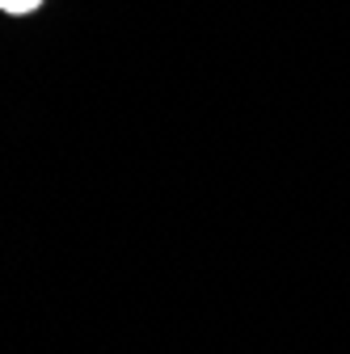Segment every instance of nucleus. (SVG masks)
Returning <instances> with one entry per match:
<instances>
[{
    "mask_svg": "<svg viewBox=\"0 0 350 354\" xmlns=\"http://www.w3.org/2000/svg\"><path fill=\"white\" fill-rule=\"evenodd\" d=\"M38 5H42V0H0V9H5V13H30Z\"/></svg>",
    "mask_w": 350,
    "mask_h": 354,
    "instance_id": "f257e3e1",
    "label": "nucleus"
}]
</instances>
